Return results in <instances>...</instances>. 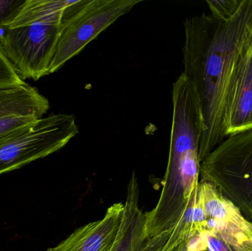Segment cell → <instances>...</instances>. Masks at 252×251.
I'll list each match as a JSON object with an SVG mask.
<instances>
[{"label":"cell","instance_id":"4fadbf2b","mask_svg":"<svg viewBox=\"0 0 252 251\" xmlns=\"http://www.w3.org/2000/svg\"><path fill=\"white\" fill-rule=\"evenodd\" d=\"M25 84L20 78L0 45V89L13 88Z\"/></svg>","mask_w":252,"mask_h":251},{"label":"cell","instance_id":"6da1fadb","mask_svg":"<svg viewBox=\"0 0 252 251\" xmlns=\"http://www.w3.org/2000/svg\"><path fill=\"white\" fill-rule=\"evenodd\" d=\"M184 28L182 73L198 94L204 118L201 163L227 137L228 96L238 60L252 38V0H244L230 20L203 13L188 18Z\"/></svg>","mask_w":252,"mask_h":251},{"label":"cell","instance_id":"7c38bea8","mask_svg":"<svg viewBox=\"0 0 252 251\" xmlns=\"http://www.w3.org/2000/svg\"><path fill=\"white\" fill-rule=\"evenodd\" d=\"M244 0H207L211 16L222 22L230 20L238 13Z\"/></svg>","mask_w":252,"mask_h":251},{"label":"cell","instance_id":"30bf717a","mask_svg":"<svg viewBox=\"0 0 252 251\" xmlns=\"http://www.w3.org/2000/svg\"><path fill=\"white\" fill-rule=\"evenodd\" d=\"M50 109V102L35 87L25 84L0 89V118L28 116L41 119Z\"/></svg>","mask_w":252,"mask_h":251},{"label":"cell","instance_id":"5bb4252c","mask_svg":"<svg viewBox=\"0 0 252 251\" xmlns=\"http://www.w3.org/2000/svg\"><path fill=\"white\" fill-rule=\"evenodd\" d=\"M25 2L26 0H0V41Z\"/></svg>","mask_w":252,"mask_h":251},{"label":"cell","instance_id":"5b68a950","mask_svg":"<svg viewBox=\"0 0 252 251\" xmlns=\"http://www.w3.org/2000/svg\"><path fill=\"white\" fill-rule=\"evenodd\" d=\"M142 0H90L62 31L50 74L59 71Z\"/></svg>","mask_w":252,"mask_h":251},{"label":"cell","instance_id":"8fae6325","mask_svg":"<svg viewBox=\"0 0 252 251\" xmlns=\"http://www.w3.org/2000/svg\"><path fill=\"white\" fill-rule=\"evenodd\" d=\"M197 190L198 187L185 213L172 230L161 251H175L181 245L188 243L191 239L207 230L208 217Z\"/></svg>","mask_w":252,"mask_h":251},{"label":"cell","instance_id":"9a60e30c","mask_svg":"<svg viewBox=\"0 0 252 251\" xmlns=\"http://www.w3.org/2000/svg\"><path fill=\"white\" fill-rule=\"evenodd\" d=\"M37 119H39L28 116H7L0 118V135L26 126Z\"/></svg>","mask_w":252,"mask_h":251},{"label":"cell","instance_id":"7a4b0ae2","mask_svg":"<svg viewBox=\"0 0 252 251\" xmlns=\"http://www.w3.org/2000/svg\"><path fill=\"white\" fill-rule=\"evenodd\" d=\"M73 1L26 0L0 41L8 60L24 81L50 75L63 17Z\"/></svg>","mask_w":252,"mask_h":251},{"label":"cell","instance_id":"e0dca14e","mask_svg":"<svg viewBox=\"0 0 252 251\" xmlns=\"http://www.w3.org/2000/svg\"><path fill=\"white\" fill-rule=\"evenodd\" d=\"M209 251L208 250H207V249H206V250H204V251Z\"/></svg>","mask_w":252,"mask_h":251},{"label":"cell","instance_id":"9c48e42d","mask_svg":"<svg viewBox=\"0 0 252 251\" xmlns=\"http://www.w3.org/2000/svg\"><path fill=\"white\" fill-rule=\"evenodd\" d=\"M139 185L133 174L127 190L124 214L109 251H142L146 241L147 215L139 206Z\"/></svg>","mask_w":252,"mask_h":251},{"label":"cell","instance_id":"ba28073f","mask_svg":"<svg viewBox=\"0 0 252 251\" xmlns=\"http://www.w3.org/2000/svg\"><path fill=\"white\" fill-rule=\"evenodd\" d=\"M124 211L123 203H115L101 220L77 228L67 238L47 251H109Z\"/></svg>","mask_w":252,"mask_h":251},{"label":"cell","instance_id":"2e32d148","mask_svg":"<svg viewBox=\"0 0 252 251\" xmlns=\"http://www.w3.org/2000/svg\"><path fill=\"white\" fill-rule=\"evenodd\" d=\"M188 243H184V244L181 245L175 251H189Z\"/></svg>","mask_w":252,"mask_h":251},{"label":"cell","instance_id":"8992f818","mask_svg":"<svg viewBox=\"0 0 252 251\" xmlns=\"http://www.w3.org/2000/svg\"><path fill=\"white\" fill-rule=\"evenodd\" d=\"M198 192L208 217L207 230L214 231L230 251H252V223L212 183L200 181Z\"/></svg>","mask_w":252,"mask_h":251},{"label":"cell","instance_id":"277c9868","mask_svg":"<svg viewBox=\"0 0 252 251\" xmlns=\"http://www.w3.org/2000/svg\"><path fill=\"white\" fill-rule=\"evenodd\" d=\"M78 132L74 115L56 113L0 135V175L57 152Z\"/></svg>","mask_w":252,"mask_h":251},{"label":"cell","instance_id":"3957f363","mask_svg":"<svg viewBox=\"0 0 252 251\" xmlns=\"http://www.w3.org/2000/svg\"><path fill=\"white\" fill-rule=\"evenodd\" d=\"M200 175L252 223V128L226 137L201 162Z\"/></svg>","mask_w":252,"mask_h":251},{"label":"cell","instance_id":"52a82bcc","mask_svg":"<svg viewBox=\"0 0 252 251\" xmlns=\"http://www.w3.org/2000/svg\"><path fill=\"white\" fill-rule=\"evenodd\" d=\"M226 125L227 137L252 128V38L243 51L232 76Z\"/></svg>","mask_w":252,"mask_h":251}]
</instances>
